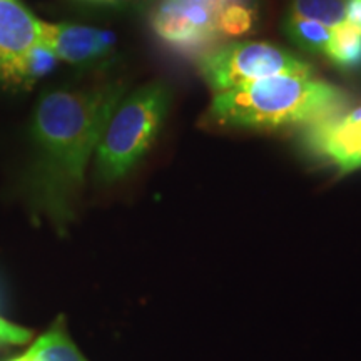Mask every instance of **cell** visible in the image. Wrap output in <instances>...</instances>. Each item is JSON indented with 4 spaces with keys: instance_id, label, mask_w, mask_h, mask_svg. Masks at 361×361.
Masks as SVG:
<instances>
[{
    "instance_id": "3",
    "label": "cell",
    "mask_w": 361,
    "mask_h": 361,
    "mask_svg": "<svg viewBox=\"0 0 361 361\" xmlns=\"http://www.w3.org/2000/svg\"><path fill=\"white\" fill-rule=\"evenodd\" d=\"M171 106L168 85L152 82L117 104L96 147V178L124 179L156 142Z\"/></svg>"
},
{
    "instance_id": "16",
    "label": "cell",
    "mask_w": 361,
    "mask_h": 361,
    "mask_svg": "<svg viewBox=\"0 0 361 361\" xmlns=\"http://www.w3.org/2000/svg\"><path fill=\"white\" fill-rule=\"evenodd\" d=\"M361 29V0H346V19Z\"/></svg>"
},
{
    "instance_id": "19",
    "label": "cell",
    "mask_w": 361,
    "mask_h": 361,
    "mask_svg": "<svg viewBox=\"0 0 361 361\" xmlns=\"http://www.w3.org/2000/svg\"><path fill=\"white\" fill-rule=\"evenodd\" d=\"M11 361H34V360L30 358V356L27 355V353H24V355H20V356H16V358L11 360Z\"/></svg>"
},
{
    "instance_id": "1",
    "label": "cell",
    "mask_w": 361,
    "mask_h": 361,
    "mask_svg": "<svg viewBox=\"0 0 361 361\" xmlns=\"http://www.w3.org/2000/svg\"><path fill=\"white\" fill-rule=\"evenodd\" d=\"M124 89L119 84L90 89H54L35 106L27 173V200L59 233L74 219L85 168Z\"/></svg>"
},
{
    "instance_id": "14",
    "label": "cell",
    "mask_w": 361,
    "mask_h": 361,
    "mask_svg": "<svg viewBox=\"0 0 361 361\" xmlns=\"http://www.w3.org/2000/svg\"><path fill=\"white\" fill-rule=\"evenodd\" d=\"M57 56L45 44H37L30 49L24 62V72H22V84L29 85L35 80L49 74L57 64Z\"/></svg>"
},
{
    "instance_id": "7",
    "label": "cell",
    "mask_w": 361,
    "mask_h": 361,
    "mask_svg": "<svg viewBox=\"0 0 361 361\" xmlns=\"http://www.w3.org/2000/svg\"><path fill=\"white\" fill-rule=\"evenodd\" d=\"M40 22L20 0H0V79L22 84L24 62L40 44Z\"/></svg>"
},
{
    "instance_id": "10",
    "label": "cell",
    "mask_w": 361,
    "mask_h": 361,
    "mask_svg": "<svg viewBox=\"0 0 361 361\" xmlns=\"http://www.w3.org/2000/svg\"><path fill=\"white\" fill-rule=\"evenodd\" d=\"M324 56L341 69L361 67V29L348 20L331 27Z\"/></svg>"
},
{
    "instance_id": "20",
    "label": "cell",
    "mask_w": 361,
    "mask_h": 361,
    "mask_svg": "<svg viewBox=\"0 0 361 361\" xmlns=\"http://www.w3.org/2000/svg\"><path fill=\"white\" fill-rule=\"evenodd\" d=\"M99 2H116V0H99Z\"/></svg>"
},
{
    "instance_id": "5",
    "label": "cell",
    "mask_w": 361,
    "mask_h": 361,
    "mask_svg": "<svg viewBox=\"0 0 361 361\" xmlns=\"http://www.w3.org/2000/svg\"><path fill=\"white\" fill-rule=\"evenodd\" d=\"M154 34L166 45L184 54H206L223 37L218 11L209 0H159L151 13Z\"/></svg>"
},
{
    "instance_id": "4",
    "label": "cell",
    "mask_w": 361,
    "mask_h": 361,
    "mask_svg": "<svg viewBox=\"0 0 361 361\" xmlns=\"http://www.w3.org/2000/svg\"><path fill=\"white\" fill-rule=\"evenodd\" d=\"M200 72L214 94L273 75H311V66L273 44L234 42L200 57Z\"/></svg>"
},
{
    "instance_id": "6",
    "label": "cell",
    "mask_w": 361,
    "mask_h": 361,
    "mask_svg": "<svg viewBox=\"0 0 361 361\" xmlns=\"http://www.w3.org/2000/svg\"><path fill=\"white\" fill-rule=\"evenodd\" d=\"M303 142L310 154L340 174L361 169V107L306 126Z\"/></svg>"
},
{
    "instance_id": "8",
    "label": "cell",
    "mask_w": 361,
    "mask_h": 361,
    "mask_svg": "<svg viewBox=\"0 0 361 361\" xmlns=\"http://www.w3.org/2000/svg\"><path fill=\"white\" fill-rule=\"evenodd\" d=\"M40 42L47 45L61 61L72 66H92L109 56L116 37L106 30L87 25L40 22Z\"/></svg>"
},
{
    "instance_id": "17",
    "label": "cell",
    "mask_w": 361,
    "mask_h": 361,
    "mask_svg": "<svg viewBox=\"0 0 361 361\" xmlns=\"http://www.w3.org/2000/svg\"><path fill=\"white\" fill-rule=\"evenodd\" d=\"M213 4V7L218 11V13L223 11L226 6H231V4H241V6H247L256 8V0H209Z\"/></svg>"
},
{
    "instance_id": "12",
    "label": "cell",
    "mask_w": 361,
    "mask_h": 361,
    "mask_svg": "<svg viewBox=\"0 0 361 361\" xmlns=\"http://www.w3.org/2000/svg\"><path fill=\"white\" fill-rule=\"evenodd\" d=\"M290 12L331 29L346 19V0H291Z\"/></svg>"
},
{
    "instance_id": "18",
    "label": "cell",
    "mask_w": 361,
    "mask_h": 361,
    "mask_svg": "<svg viewBox=\"0 0 361 361\" xmlns=\"http://www.w3.org/2000/svg\"><path fill=\"white\" fill-rule=\"evenodd\" d=\"M126 2L133 4V6H137V7H144V6H149V4H152L154 0H126Z\"/></svg>"
},
{
    "instance_id": "13",
    "label": "cell",
    "mask_w": 361,
    "mask_h": 361,
    "mask_svg": "<svg viewBox=\"0 0 361 361\" xmlns=\"http://www.w3.org/2000/svg\"><path fill=\"white\" fill-rule=\"evenodd\" d=\"M256 19H258L256 8L241 6V4H231L218 13V30L223 37L224 35L241 37L255 29Z\"/></svg>"
},
{
    "instance_id": "9",
    "label": "cell",
    "mask_w": 361,
    "mask_h": 361,
    "mask_svg": "<svg viewBox=\"0 0 361 361\" xmlns=\"http://www.w3.org/2000/svg\"><path fill=\"white\" fill-rule=\"evenodd\" d=\"M34 361H87L67 333L64 318L56 322L27 351Z\"/></svg>"
},
{
    "instance_id": "15",
    "label": "cell",
    "mask_w": 361,
    "mask_h": 361,
    "mask_svg": "<svg viewBox=\"0 0 361 361\" xmlns=\"http://www.w3.org/2000/svg\"><path fill=\"white\" fill-rule=\"evenodd\" d=\"M32 333L29 329L8 323L0 316V343L2 345H24L30 340Z\"/></svg>"
},
{
    "instance_id": "11",
    "label": "cell",
    "mask_w": 361,
    "mask_h": 361,
    "mask_svg": "<svg viewBox=\"0 0 361 361\" xmlns=\"http://www.w3.org/2000/svg\"><path fill=\"white\" fill-rule=\"evenodd\" d=\"M283 30L286 37L293 44L298 45L301 51L310 54H323L326 51L331 29L319 22L305 19V17L295 16L288 12L286 19L283 22Z\"/></svg>"
},
{
    "instance_id": "2",
    "label": "cell",
    "mask_w": 361,
    "mask_h": 361,
    "mask_svg": "<svg viewBox=\"0 0 361 361\" xmlns=\"http://www.w3.org/2000/svg\"><path fill=\"white\" fill-rule=\"evenodd\" d=\"M345 109L341 89L311 75L281 74L214 94L204 123L250 130L306 128Z\"/></svg>"
}]
</instances>
